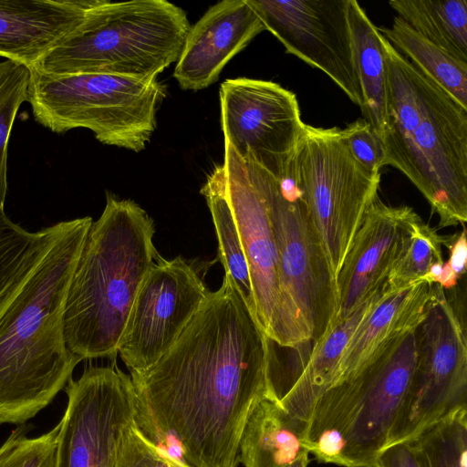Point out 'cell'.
Instances as JSON below:
<instances>
[{
	"instance_id": "1f68e13d",
	"label": "cell",
	"mask_w": 467,
	"mask_h": 467,
	"mask_svg": "<svg viewBox=\"0 0 467 467\" xmlns=\"http://www.w3.org/2000/svg\"><path fill=\"white\" fill-rule=\"evenodd\" d=\"M342 132L353 157L370 172L379 173L383 167V148L371 126L364 119H358Z\"/></svg>"
},
{
	"instance_id": "e575fe53",
	"label": "cell",
	"mask_w": 467,
	"mask_h": 467,
	"mask_svg": "<svg viewBox=\"0 0 467 467\" xmlns=\"http://www.w3.org/2000/svg\"><path fill=\"white\" fill-rule=\"evenodd\" d=\"M309 455V452H305L286 467H308L310 462Z\"/></svg>"
},
{
	"instance_id": "9c48e42d",
	"label": "cell",
	"mask_w": 467,
	"mask_h": 467,
	"mask_svg": "<svg viewBox=\"0 0 467 467\" xmlns=\"http://www.w3.org/2000/svg\"><path fill=\"white\" fill-rule=\"evenodd\" d=\"M243 162L267 204L283 290L314 345L333 327L338 309L337 280L323 242L289 181H279L252 161Z\"/></svg>"
},
{
	"instance_id": "e0dca14e",
	"label": "cell",
	"mask_w": 467,
	"mask_h": 467,
	"mask_svg": "<svg viewBox=\"0 0 467 467\" xmlns=\"http://www.w3.org/2000/svg\"><path fill=\"white\" fill-rule=\"evenodd\" d=\"M265 30L246 0L212 5L190 27L173 77L183 90H200L218 80L224 66Z\"/></svg>"
},
{
	"instance_id": "8992f818",
	"label": "cell",
	"mask_w": 467,
	"mask_h": 467,
	"mask_svg": "<svg viewBox=\"0 0 467 467\" xmlns=\"http://www.w3.org/2000/svg\"><path fill=\"white\" fill-rule=\"evenodd\" d=\"M190 27L186 13L166 0H100L32 68L156 80L177 62Z\"/></svg>"
},
{
	"instance_id": "5bb4252c",
	"label": "cell",
	"mask_w": 467,
	"mask_h": 467,
	"mask_svg": "<svg viewBox=\"0 0 467 467\" xmlns=\"http://www.w3.org/2000/svg\"><path fill=\"white\" fill-rule=\"evenodd\" d=\"M208 290L181 255L161 256L137 293L118 354L130 371L146 369L172 346L205 300Z\"/></svg>"
},
{
	"instance_id": "4fadbf2b",
	"label": "cell",
	"mask_w": 467,
	"mask_h": 467,
	"mask_svg": "<svg viewBox=\"0 0 467 467\" xmlns=\"http://www.w3.org/2000/svg\"><path fill=\"white\" fill-rule=\"evenodd\" d=\"M220 107L224 141L242 160L283 179L305 125L296 95L273 81L228 78Z\"/></svg>"
},
{
	"instance_id": "8fae6325",
	"label": "cell",
	"mask_w": 467,
	"mask_h": 467,
	"mask_svg": "<svg viewBox=\"0 0 467 467\" xmlns=\"http://www.w3.org/2000/svg\"><path fill=\"white\" fill-rule=\"evenodd\" d=\"M221 169L224 193L249 268L257 323L279 347L299 349L310 342L311 337L290 306L282 287L265 199L247 173L242 159L226 141Z\"/></svg>"
},
{
	"instance_id": "3957f363",
	"label": "cell",
	"mask_w": 467,
	"mask_h": 467,
	"mask_svg": "<svg viewBox=\"0 0 467 467\" xmlns=\"http://www.w3.org/2000/svg\"><path fill=\"white\" fill-rule=\"evenodd\" d=\"M387 75L383 166L402 172L439 216L467 221V109L418 70L380 33Z\"/></svg>"
},
{
	"instance_id": "836d02e7",
	"label": "cell",
	"mask_w": 467,
	"mask_h": 467,
	"mask_svg": "<svg viewBox=\"0 0 467 467\" xmlns=\"http://www.w3.org/2000/svg\"><path fill=\"white\" fill-rule=\"evenodd\" d=\"M449 249V259L445 262L457 279H461L466 272L467 235L465 224L462 230L450 237L445 244Z\"/></svg>"
},
{
	"instance_id": "cb8c5ba5",
	"label": "cell",
	"mask_w": 467,
	"mask_h": 467,
	"mask_svg": "<svg viewBox=\"0 0 467 467\" xmlns=\"http://www.w3.org/2000/svg\"><path fill=\"white\" fill-rule=\"evenodd\" d=\"M389 5L417 33L467 62V0H392Z\"/></svg>"
},
{
	"instance_id": "603a6c76",
	"label": "cell",
	"mask_w": 467,
	"mask_h": 467,
	"mask_svg": "<svg viewBox=\"0 0 467 467\" xmlns=\"http://www.w3.org/2000/svg\"><path fill=\"white\" fill-rule=\"evenodd\" d=\"M379 30L418 70L467 109V62L423 37L399 16L389 27Z\"/></svg>"
},
{
	"instance_id": "f546056e",
	"label": "cell",
	"mask_w": 467,
	"mask_h": 467,
	"mask_svg": "<svg viewBox=\"0 0 467 467\" xmlns=\"http://www.w3.org/2000/svg\"><path fill=\"white\" fill-rule=\"evenodd\" d=\"M58 423L47 432L28 437L15 430L0 446V467H54Z\"/></svg>"
},
{
	"instance_id": "4dcf8cb0",
	"label": "cell",
	"mask_w": 467,
	"mask_h": 467,
	"mask_svg": "<svg viewBox=\"0 0 467 467\" xmlns=\"http://www.w3.org/2000/svg\"><path fill=\"white\" fill-rule=\"evenodd\" d=\"M115 467H187L171 459L138 427L135 419L122 431Z\"/></svg>"
},
{
	"instance_id": "ba28073f",
	"label": "cell",
	"mask_w": 467,
	"mask_h": 467,
	"mask_svg": "<svg viewBox=\"0 0 467 467\" xmlns=\"http://www.w3.org/2000/svg\"><path fill=\"white\" fill-rule=\"evenodd\" d=\"M283 179L306 204L337 280L364 215L378 197L380 172H370L353 157L341 129L305 124Z\"/></svg>"
},
{
	"instance_id": "d6986e66",
	"label": "cell",
	"mask_w": 467,
	"mask_h": 467,
	"mask_svg": "<svg viewBox=\"0 0 467 467\" xmlns=\"http://www.w3.org/2000/svg\"><path fill=\"white\" fill-rule=\"evenodd\" d=\"M431 285L423 279L399 289L388 285L379 303L350 337L332 382L368 362L394 340L415 330L425 317Z\"/></svg>"
},
{
	"instance_id": "44dd1931",
	"label": "cell",
	"mask_w": 467,
	"mask_h": 467,
	"mask_svg": "<svg viewBox=\"0 0 467 467\" xmlns=\"http://www.w3.org/2000/svg\"><path fill=\"white\" fill-rule=\"evenodd\" d=\"M305 431L306 421L265 398L254 407L244 426L239 463L244 467H286L309 452Z\"/></svg>"
},
{
	"instance_id": "30bf717a",
	"label": "cell",
	"mask_w": 467,
	"mask_h": 467,
	"mask_svg": "<svg viewBox=\"0 0 467 467\" xmlns=\"http://www.w3.org/2000/svg\"><path fill=\"white\" fill-rule=\"evenodd\" d=\"M417 364L386 447L411 442L442 419L467 409V341L461 320L438 284L416 329Z\"/></svg>"
},
{
	"instance_id": "4316f807",
	"label": "cell",
	"mask_w": 467,
	"mask_h": 467,
	"mask_svg": "<svg viewBox=\"0 0 467 467\" xmlns=\"http://www.w3.org/2000/svg\"><path fill=\"white\" fill-rule=\"evenodd\" d=\"M411 442L427 467H467V409L442 419Z\"/></svg>"
},
{
	"instance_id": "7c38bea8",
	"label": "cell",
	"mask_w": 467,
	"mask_h": 467,
	"mask_svg": "<svg viewBox=\"0 0 467 467\" xmlns=\"http://www.w3.org/2000/svg\"><path fill=\"white\" fill-rule=\"evenodd\" d=\"M65 390L54 467H115L119 436L137 411L130 376L116 364L89 367Z\"/></svg>"
},
{
	"instance_id": "5b68a950",
	"label": "cell",
	"mask_w": 467,
	"mask_h": 467,
	"mask_svg": "<svg viewBox=\"0 0 467 467\" xmlns=\"http://www.w3.org/2000/svg\"><path fill=\"white\" fill-rule=\"evenodd\" d=\"M416 329L334 380L315 401L306 420L305 444L317 462L374 467L411 384Z\"/></svg>"
},
{
	"instance_id": "484cf974",
	"label": "cell",
	"mask_w": 467,
	"mask_h": 467,
	"mask_svg": "<svg viewBox=\"0 0 467 467\" xmlns=\"http://www.w3.org/2000/svg\"><path fill=\"white\" fill-rule=\"evenodd\" d=\"M200 192L205 198L212 214L218 240L219 258L225 275L232 278L256 319L249 268L237 226L224 193L221 165L215 166L207 176Z\"/></svg>"
},
{
	"instance_id": "f1b7e54d",
	"label": "cell",
	"mask_w": 467,
	"mask_h": 467,
	"mask_svg": "<svg viewBox=\"0 0 467 467\" xmlns=\"http://www.w3.org/2000/svg\"><path fill=\"white\" fill-rule=\"evenodd\" d=\"M448 237L420 220L415 226L410 244L391 269L386 283L399 289L422 279L431 266L443 262L441 246Z\"/></svg>"
},
{
	"instance_id": "7402d4cb",
	"label": "cell",
	"mask_w": 467,
	"mask_h": 467,
	"mask_svg": "<svg viewBox=\"0 0 467 467\" xmlns=\"http://www.w3.org/2000/svg\"><path fill=\"white\" fill-rule=\"evenodd\" d=\"M353 58L359 81L363 119L379 137L386 119L387 75L380 32L355 0L348 2Z\"/></svg>"
},
{
	"instance_id": "83f0119b",
	"label": "cell",
	"mask_w": 467,
	"mask_h": 467,
	"mask_svg": "<svg viewBox=\"0 0 467 467\" xmlns=\"http://www.w3.org/2000/svg\"><path fill=\"white\" fill-rule=\"evenodd\" d=\"M31 69L4 59L0 61V209L7 192V150L11 130L18 109L28 101Z\"/></svg>"
},
{
	"instance_id": "6da1fadb",
	"label": "cell",
	"mask_w": 467,
	"mask_h": 467,
	"mask_svg": "<svg viewBox=\"0 0 467 467\" xmlns=\"http://www.w3.org/2000/svg\"><path fill=\"white\" fill-rule=\"evenodd\" d=\"M268 337L234 281L208 292L172 346L130 371L136 416L165 433L191 467H237L244 426L267 397Z\"/></svg>"
},
{
	"instance_id": "9a60e30c",
	"label": "cell",
	"mask_w": 467,
	"mask_h": 467,
	"mask_svg": "<svg viewBox=\"0 0 467 467\" xmlns=\"http://www.w3.org/2000/svg\"><path fill=\"white\" fill-rule=\"evenodd\" d=\"M287 53L328 76L359 108L348 0H246Z\"/></svg>"
},
{
	"instance_id": "ffe728a7",
	"label": "cell",
	"mask_w": 467,
	"mask_h": 467,
	"mask_svg": "<svg viewBox=\"0 0 467 467\" xmlns=\"http://www.w3.org/2000/svg\"><path fill=\"white\" fill-rule=\"evenodd\" d=\"M388 289L385 283L355 311L322 337L306 357L303 368L279 405L306 421L315 401L331 384L341 355L356 328L376 306Z\"/></svg>"
},
{
	"instance_id": "d4e9b609",
	"label": "cell",
	"mask_w": 467,
	"mask_h": 467,
	"mask_svg": "<svg viewBox=\"0 0 467 467\" xmlns=\"http://www.w3.org/2000/svg\"><path fill=\"white\" fill-rule=\"evenodd\" d=\"M60 228L61 222L29 232L0 209V308L39 263Z\"/></svg>"
},
{
	"instance_id": "2e32d148",
	"label": "cell",
	"mask_w": 467,
	"mask_h": 467,
	"mask_svg": "<svg viewBox=\"0 0 467 467\" xmlns=\"http://www.w3.org/2000/svg\"><path fill=\"white\" fill-rule=\"evenodd\" d=\"M420 220L408 205H389L379 196L374 200L337 276L338 309L335 323L349 316L385 284Z\"/></svg>"
},
{
	"instance_id": "7a4b0ae2",
	"label": "cell",
	"mask_w": 467,
	"mask_h": 467,
	"mask_svg": "<svg viewBox=\"0 0 467 467\" xmlns=\"http://www.w3.org/2000/svg\"><path fill=\"white\" fill-rule=\"evenodd\" d=\"M92 222L90 216L61 222L42 259L0 308V424L34 418L82 360L67 346L64 311Z\"/></svg>"
},
{
	"instance_id": "d6a6232c",
	"label": "cell",
	"mask_w": 467,
	"mask_h": 467,
	"mask_svg": "<svg viewBox=\"0 0 467 467\" xmlns=\"http://www.w3.org/2000/svg\"><path fill=\"white\" fill-rule=\"evenodd\" d=\"M374 467H427L413 442H400L386 447L378 456Z\"/></svg>"
},
{
	"instance_id": "ac0fdd59",
	"label": "cell",
	"mask_w": 467,
	"mask_h": 467,
	"mask_svg": "<svg viewBox=\"0 0 467 467\" xmlns=\"http://www.w3.org/2000/svg\"><path fill=\"white\" fill-rule=\"evenodd\" d=\"M100 0H0V57L32 68Z\"/></svg>"
},
{
	"instance_id": "277c9868",
	"label": "cell",
	"mask_w": 467,
	"mask_h": 467,
	"mask_svg": "<svg viewBox=\"0 0 467 467\" xmlns=\"http://www.w3.org/2000/svg\"><path fill=\"white\" fill-rule=\"evenodd\" d=\"M153 220L138 203L107 193L74 270L64 311L68 349L115 358L137 293L160 254Z\"/></svg>"
},
{
	"instance_id": "52a82bcc",
	"label": "cell",
	"mask_w": 467,
	"mask_h": 467,
	"mask_svg": "<svg viewBox=\"0 0 467 467\" xmlns=\"http://www.w3.org/2000/svg\"><path fill=\"white\" fill-rule=\"evenodd\" d=\"M31 69L28 101L36 121L55 133L91 130L103 144L135 152L145 149L166 97L158 79L109 74L48 75Z\"/></svg>"
}]
</instances>
